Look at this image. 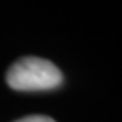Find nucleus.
Here are the masks:
<instances>
[{"instance_id": "f03ea898", "label": "nucleus", "mask_w": 122, "mask_h": 122, "mask_svg": "<svg viewBox=\"0 0 122 122\" xmlns=\"http://www.w3.org/2000/svg\"><path fill=\"white\" fill-rule=\"evenodd\" d=\"M15 122H56V120H53L48 115H27V117H22Z\"/></svg>"}, {"instance_id": "f257e3e1", "label": "nucleus", "mask_w": 122, "mask_h": 122, "mask_svg": "<svg viewBox=\"0 0 122 122\" xmlns=\"http://www.w3.org/2000/svg\"><path fill=\"white\" fill-rule=\"evenodd\" d=\"M5 80L10 88L20 92L53 90L63 83V73L48 59L27 56L9 68Z\"/></svg>"}]
</instances>
